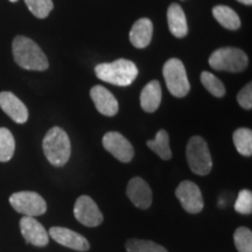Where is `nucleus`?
<instances>
[{"label":"nucleus","instance_id":"nucleus-17","mask_svg":"<svg viewBox=\"0 0 252 252\" xmlns=\"http://www.w3.org/2000/svg\"><path fill=\"white\" fill-rule=\"evenodd\" d=\"M167 21L171 33L175 37H185L188 33V24L184 9L179 4H172L167 11Z\"/></svg>","mask_w":252,"mask_h":252},{"label":"nucleus","instance_id":"nucleus-12","mask_svg":"<svg viewBox=\"0 0 252 252\" xmlns=\"http://www.w3.org/2000/svg\"><path fill=\"white\" fill-rule=\"evenodd\" d=\"M126 195L135 207L140 209H149L152 204V190L149 184L139 176L131 179L126 188Z\"/></svg>","mask_w":252,"mask_h":252},{"label":"nucleus","instance_id":"nucleus-4","mask_svg":"<svg viewBox=\"0 0 252 252\" xmlns=\"http://www.w3.org/2000/svg\"><path fill=\"white\" fill-rule=\"evenodd\" d=\"M248 55L242 49L234 47L217 49L209 58L210 67L220 71H243L248 67Z\"/></svg>","mask_w":252,"mask_h":252},{"label":"nucleus","instance_id":"nucleus-8","mask_svg":"<svg viewBox=\"0 0 252 252\" xmlns=\"http://www.w3.org/2000/svg\"><path fill=\"white\" fill-rule=\"evenodd\" d=\"M74 215L81 224L98 226L103 222V215L96 202L88 195H82L76 200L74 206Z\"/></svg>","mask_w":252,"mask_h":252},{"label":"nucleus","instance_id":"nucleus-9","mask_svg":"<svg viewBox=\"0 0 252 252\" xmlns=\"http://www.w3.org/2000/svg\"><path fill=\"white\" fill-rule=\"evenodd\" d=\"M181 206L189 214H197L203 209V197L200 188L191 181H182L175 190Z\"/></svg>","mask_w":252,"mask_h":252},{"label":"nucleus","instance_id":"nucleus-6","mask_svg":"<svg viewBox=\"0 0 252 252\" xmlns=\"http://www.w3.org/2000/svg\"><path fill=\"white\" fill-rule=\"evenodd\" d=\"M163 77H165L167 89L173 96L185 97L190 90L186 68L179 59H171L165 63L162 69Z\"/></svg>","mask_w":252,"mask_h":252},{"label":"nucleus","instance_id":"nucleus-1","mask_svg":"<svg viewBox=\"0 0 252 252\" xmlns=\"http://www.w3.org/2000/svg\"><path fill=\"white\" fill-rule=\"evenodd\" d=\"M14 61L27 70H46L49 67L45 53L33 40L26 36H17L12 45Z\"/></svg>","mask_w":252,"mask_h":252},{"label":"nucleus","instance_id":"nucleus-18","mask_svg":"<svg viewBox=\"0 0 252 252\" xmlns=\"http://www.w3.org/2000/svg\"><path fill=\"white\" fill-rule=\"evenodd\" d=\"M162 93L161 86L158 81H151L147 83L141 91L140 94V104L141 108L146 112H154L159 108L161 103Z\"/></svg>","mask_w":252,"mask_h":252},{"label":"nucleus","instance_id":"nucleus-26","mask_svg":"<svg viewBox=\"0 0 252 252\" xmlns=\"http://www.w3.org/2000/svg\"><path fill=\"white\" fill-rule=\"evenodd\" d=\"M30 11L39 19H45L49 15L54 4L52 0H25Z\"/></svg>","mask_w":252,"mask_h":252},{"label":"nucleus","instance_id":"nucleus-20","mask_svg":"<svg viewBox=\"0 0 252 252\" xmlns=\"http://www.w3.org/2000/svg\"><path fill=\"white\" fill-rule=\"evenodd\" d=\"M147 146L162 160H169L172 158V151L169 147V135L165 130H160L153 140L147 141Z\"/></svg>","mask_w":252,"mask_h":252},{"label":"nucleus","instance_id":"nucleus-22","mask_svg":"<svg viewBox=\"0 0 252 252\" xmlns=\"http://www.w3.org/2000/svg\"><path fill=\"white\" fill-rule=\"evenodd\" d=\"M15 151L13 134L6 127H0V162H7Z\"/></svg>","mask_w":252,"mask_h":252},{"label":"nucleus","instance_id":"nucleus-5","mask_svg":"<svg viewBox=\"0 0 252 252\" xmlns=\"http://www.w3.org/2000/svg\"><path fill=\"white\" fill-rule=\"evenodd\" d=\"M187 161L191 172L197 175H207L212 172L213 160L208 144L203 138L195 135L191 137L187 145Z\"/></svg>","mask_w":252,"mask_h":252},{"label":"nucleus","instance_id":"nucleus-10","mask_svg":"<svg viewBox=\"0 0 252 252\" xmlns=\"http://www.w3.org/2000/svg\"><path fill=\"white\" fill-rule=\"evenodd\" d=\"M103 146L116 159L122 162H130L133 159L134 150L130 141L119 132H108L103 137Z\"/></svg>","mask_w":252,"mask_h":252},{"label":"nucleus","instance_id":"nucleus-13","mask_svg":"<svg viewBox=\"0 0 252 252\" xmlns=\"http://www.w3.org/2000/svg\"><path fill=\"white\" fill-rule=\"evenodd\" d=\"M49 235L55 242L59 244L67 247L69 249L76 251H88L90 249L89 242L87 241L86 237L72 231L68 228H62V226H53L49 230Z\"/></svg>","mask_w":252,"mask_h":252},{"label":"nucleus","instance_id":"nucleus-24","mask_svg":"<svg viewBox=\"0 0 252 252\" xmlns=\"http://www.w3.org/2000/svg\"><path fill=\"white\" fill-rule=\"evenodd\" d=\"M201 83L215 97H223L225 94V88L223 86L222 82L215 75L210 74V72L203 71L201 74Z\"/></svg>","mask_w":252,"mask_h":252},{"label":"nucleus","instance_id":"nucleus-23","mask_svg":"<svg viewBox=\"0 0 252 252\" xmlns=\"http://www.w3.org/2000/svg\"><path fill=\"white\" fill-rule=\"evenodd\" d=\"M125 248L127 252H168L161 245L144 239H128Z\"/></svg>","mask_w":252,"mask_h":252},{"label":"nucleus","instance_id":"nucleus-3","mask_svg":"<svg viewBox=\"0 0 252 252\" xmlns=\"http://www.w3.org/2000/svg\"><path fill=\"white\" fill-rule=\"evenodd\" d=\"M42 147L47 160L55 167L64 166L70 158V139L67 132L58 126L47 132L43 138Z\"/></svg>","mask_w":252,"mask_h":252},{"label":"nucleus","instance_id":"nucleus-7","mask_svg":"<svg viewBox=\"0 0 252 252\" xmlns=\"http://www.w3.org/2000/svg\"><path fill=\"white\" fill-rule=\"evenodd\" d=\"M9 203L14 210L25 216H40L47 212V203L35 191H19L9 196Z\"/></svg>","mask_w":252,"mask_h":252},{"label":"nucleus","instance_id":"nucleus-16","mask_svg":"<svg viewBox=\"0 0 252 252\" xmlns=\"http://www.w3.org/2000/svg\"><path fill=\"white\" fill-rule=\"evenodd\" d=\"M153 35V24L150 19L141 18L133 24L130 32V41L135 48H145L151 43Z\"/></svg>","mask_w":252,"mask_h":252},{"label":"nucleus","instance_id":"nucleus-25","mask_svg":"<svg viewBox=\"0 0 252 252\" xmlns=\"http://www.w3.org/2000/svg\"><path fill=\"white\" fill-rule=\"evenodd\" d=\"M235 247L238 252H252V232L245 226H239L234 234Z\"/></svg>","mask_w":252,"mask_h":252},{"label":"nucleus","instance_id":"nucleus-14","mask_svg":"<svg viewBox=\"0 0 252 252\" xmlns=\"http://www.w3.org/2000/svg\"><path fill=\"white\" fill-rule=\"evenodd\" d=\"M0 108L12 121L18 124H24L28 119V110L26 105L9 91L0 93Z\"/></svg>","mask_w":252,"mask_h":252},{"label":"nucleus","instance_id":"nucleus-29","mask_svg":"<svg viewBox=\"0 0 252 252\" xmlns=\"http://www.w3.org/2000/svg\"><path fill=\"white\" fill-rule=\"evenodd\" d=\"M237 1L242 2V4H244V5H251L252 4V0H237Z\"/></svg>","mask_w":252,"mask_h":252},{"label":"nucleus","instance_id":"nucleus-19","mask_svg":"<svg viewBox=\"0 0 252 252\" xmlns=\"http://www.w3.org/2000/svg\"><path fill=\"white\" fill-rule=\"evenodd\" d=\"M213 15L223 27L230 31H236L241 27V19L232 8L228 6H215Z\"/></svg>","mask_w":252,"mask_h":252},{"label":"nucleus","instance_id":"nucleus-11","mask_svg":"<svg viewBox=\"0 0 252 252\" xmlns=\"http://www.w3.org/2000/svg\"><path fill=\"white\" fill-rule=\"evenodd\" d=\"M20 230L27 243L35 247H46L49 243V234L34 217L24 216L20 220Z\"/></svg>","mask_w":252,"mask_h":252},{"label":"nucleus","instance_id":"nucleus-30","mask_svg":"<svg viewBox=\"0 0 252 252\" xmlns=\"http://www.w3.org/2000/svg\"><path fill=\"white\" fill-rule=\"evenodd\" d=\"M9 1H12V2H15V1H18V0H9Z\"/></svg>","mask_w":252,"mask_h":252},{"label":"nucleus","instance_id":"nucleus-15","mask_svg":"<svg viewBox=\"0 0 252 252\" xmlns=\"http://www.w3.org/2000/svg\"><path fill=\"white\" fill-rule=\"evenodd\" d=\"M91 99L96 109L104 116L112 117L117 115L119 105L117 99L110 91L102 86L94 87L90 91Z\"/></svg>","mask_w":252,"mask_h":252},{"label":"nucleus","instance_id":"nucleus-2","mask_svg":"<svg viewBox=\"0 0 252 252\" xmlns=\"http://www.w3.org/2000/svg\"><path fill=\"white\" fill-rule=\"evenodd\" d=\"M96 76L118 87H127L138 76V68L130 60L119 59L111 63H100L94 68Z\"/></svg>","mask_w":252,"mask_h":252},{"label":"nucleus","instance_id":"nucleus-21","mask_svg":"<svg viewBox=\"0 0 252 252\" xmlns=\"http://www.w3.org/2000/svg\"><path fill=\"white\" fill-rule=\"evenodd\" d=\"M235 147L238 153L244 157L252 154V131L250 128H237L232 135Z\"/></svg>","mask_w":252,"mask_h":252},{"label":"nucleus","instance_id":"nucleus-28","mask_svg":"<svg viewBox=\"0 0 252 252\" xmlns=\"http://www.w3.org/2000/svg\"><path fill=\"white\" fill-rule=\"evenodd\" d=\"M237 102L243 109L250 110L252 108V86L249 83L237 94Z\"/></svg>","mask_w":252,"mask_h":252},{"label":"nucleus","instance_id":"nucleus-27","mask_svg":"<svg viewBox=\"0 0 252 252\" xmlns=\"http://www.w3.org/2000/svg\"><path fill=\"white\" fill-rule=\"evenodd\" d=\"M235 210L243 215H250L252 213V193L248 189L239 191L235 203Z\"/></svg>","mask_w":252,"mask_h":252}]
</instances>
